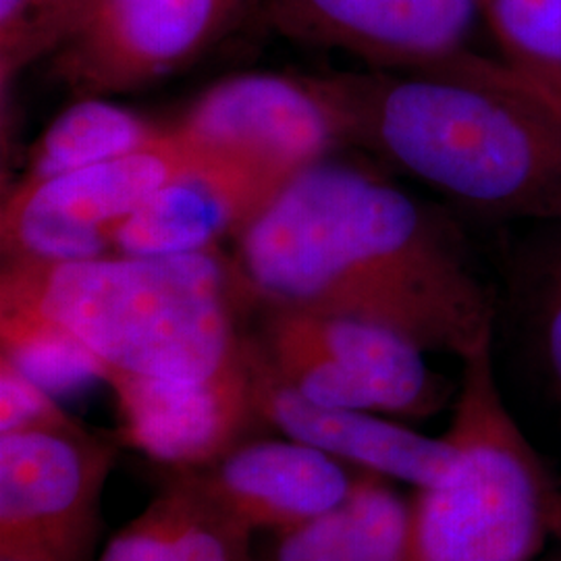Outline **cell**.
I'll list each match as a JSON object with an SVG mask.
<instances>
[{
	"label": "cell",
	"mask_w": 561,
	"mask_h": 561,
	"mask_svg": "<svg viewBox=\"0 0 561 561\" xmlns=\"http://www.w3.org/2000/svg\"><path fill=\"white\" fill-rule=\"evenodd\" d=\"M233 264L250 304L375 322L460 360L493 341V296L460 229L356 162L304 167Z\"/></svg>",
	"instance_id": "cell-1"
},
{
	"label": "cell",
	"mask_w": 561,
	"mask_h": 561,
	"mask_svg": "<svg viewBox=\"0 0 561 561\" xmlns=\"http://www.w3.org/2000/svg\"><path fill=\"white\" fill-rule=\"evenodd\" d=\"M352 144L474 215L561 225V111L468 50L431 71L304 76Z\"/></svg>",
	"instance_id": "cell-2"
},
{
	"label": "cell",
	"mask_w": 561,
	"mask_h": 561,
	"mask_svg": "<svg viewBox=\"0 0 561 561\" xmlns=\"http://www.w3.org/2000/svg\"><path fill=\"white\" fill-rule=\"evenodd\" d=\"M0 314L62 333L108 377L201 381L243 352L250 298L219 250L2 261Z\"/></svg>",
	"instance_id": "cell-3"
},
{
	"label": "cell",
	"mask_w": 561,
	"mask_h": 561,
	"mask_svg": "<svg viewBox=\"0 0 561 561\" xmlns=\"http://www.w3.org/2000/svg\"><path fill=\"white\" fill-rule=\"evenodd\" d=\"M442 481L416 489L410 561H533L560 491L503 398L493 341L461 360Z\"/></svg>",
	"instance_id": "cell-4"
},
{
	"label": "cell",
	"mask_w": 561,
	"mask_h": 561,
	"mask_svg": "<svg viewBox=\"0 0 561 561\" xmlns=\"http://www.w3.org/2000/svg\"><path fill=\"white\" fill-rule=\"evenodd\" d=\"M250 340L306 400L333 408L424 419L445 403L424 350L375 322L250 304Z\"/></svg>",
	"instance_id": "cell-5"
},
{
	"label": "cell",
	"mask_w": 561,
	"mask_h": 561,
	"mask_svg": "<svg viewBox=\"0 0 561 561\" xmlns=\"http://www.w3.org/2000/svg\"><path fill=\"white\" fill-rule=\"evenodd\" d=\"M222 150L180 125L119 159L34 187L9 190L0 210L2 261L71 262L115 254V233L171 181Z\"/></svg>",
	"instance_id": "cell-6"
},
{
	"label": "cell",
	"mask_w": 561,
	"mask_h": 561,
	"mask_svg": "<svg viewBox=\"0 0 561 561\" xmlns=\"http://www.w3.org/2000/svg\"><path fill=\"white\" fill-rule=\"evenodd\" d=\"M245 0H81L50 76L76 99H111L173 78L202 59Z\"/></svg>",
	"instance_id": "cell-7"
},
{
	"label": "cell",
	"mask_w": 561,
	"mask_h": 561,
	"mask_svg": "<svg viewBox=\"0 0 561 561\" xmlns=\"http://www.w3.org/2000/svg\"><path fill=\"white\" fill-rule=\"evenodd\" d=\"M117 445L85 426L0 435V549L88 561Z\"/></svg>",
	"instance_id": "cell-8"
},
{
	"label": "cell",
	"mask_w": 561,
	"mask_h": 561,
	"mask_svg": "<svg viewBox=\"0 0 561 561\" xmlns=\"http://www.w3.org/2000/svg\"><path fill=\"white\" fill-rule=\"evenodd\" d=\"M285 41L340 50L382 71H431L470 50L479 0H264Z\"/></svg>",
	"instance_id": "cell-9"
},
{
	"label": "cell",
	"mask_w": 561,
	"mask_h": 561,
	"mask_svg": "<svg viewBox=\"0 0 561 561\" xmlns=\"http://www.w3.org/2000/svg\"><path fill=\"white\" fill-rule=\"evenodd\" d=\"M300 171L219 152L157 192L115 233V254L173 256L238 240Z\"/></svg>",
	"instance_id": "cell-10"
},
{
	"label": "cell",
	"mask_w": 561,
	"mask_h": 561,
	"mask_svg": "<svg viewBox=\"0 0 561 561\" xmlns=\"http://www.w3.org/2000/svg\"><path fill=\"white\" fill-rule=\"evenodd\" d=\"M121 445L171 470L198 468L248 437L259 419L245 343L238 360L201 381L108 377Z\"/></svg>",
	"instance_id": "cell-11"
},
{
	"label": "cell",
	"mask_w": 561,
	"mask_h": 561,
	"mask_svg": "<svg viewBox=\"0 0 561 561\" xmlns=\"http://www.w3.org/2000/svg\"><path fill=\"white\" fill-rule=\"evenodd\" d=\"M245 358L252 400L262 422L283 437L317 447L327 456L387 481L414 489L442 481L454 461V445L443 437H426L377 412L333 408L306 400L262 358L245 331Z\"/></svg>",
	"instance_id": "cell-12"
},
{
	"label": "cell",
	"mask_w": 561,
	"mask_h": 561,
	"mask_svg": "<svg viewBox=\"0 0 561 561\" xmlns=\"http://www.w3.org/2000/svg\"><path fill=\"white\" fill-rule=\"evenodd\" d=\"M360 472L289 437H245L204 466L171 470L252 533H280L335 510Z\"/></svg>",
	"instance_id": "cell-13"
},
{
	"label": "cell",
	"mask_w": 561,
	"mask_h": 561,
	"mask_svg": "<svg viewBox=\"0 0 561 561\" xmlns=\"http://www.w3.org/2000/svg\"><path fill=\"white\" fill-rule=\"evenodd\" d=\"M194 138L301 171L340 146L333 121L304 76L240 73L213 83L178 121Z\"/></svg>",
	"instance_id": "cell-14"
},
{
	"label": "cell",
	"mask_w": 561,
	"mask_h": 561,
	"mask_svg": "<svg viewBox=\"0 0 561 561\" xmlns=\"http://www.w3.org/2000/svg\"><path fill=\"white\" fill-rule=\"evenodd\" d=\"M252 530L178 474L94 561H256Z\"/></svg>",
	"instance_id": "cell-15"
},
{
	"label": "cell",
	"mask_w": 561,
	"mask_h": 561,
	"mask_svg": "<svg viewBox=\"0 0 561 561\" xmlns=\"http://www.w3.org/2000/svg\"><path fill=\"white\" fill-rule=\"evenodd\" d=\"M164 131L167 127L111 99H76L34 141L11 190L34 187L119 159L154 144Z\"/></svg>",
	"instance_id": "cell-16"
},
{
	"label": "cell",
	"mask_w": 561,
	"mask_h": 561,
	"mask_svg": "<svg viewBox=\"0 0 561 561\" xmlns=\"http://www.w3.org/2000/svg\"><path fill=\"white\" fill-rule=\"evenodd\" d=\"M412 510L391 482L360 472L341 503L340 561H410Z\"/></svg>",
	"instance_id": "cell-17"
},
{
	"label": "cell",
	"mask_w": 561,
	"mask_h": 561,
	"mask_svg": "<svg viewBox=\"0 0 561 561\" xmlns=\"http://www.w3.org/2000/svg\"><path fill=\"white\" fill-rule=\"evenodd\" d=\"M481 21L522 73H561V0H479Z\"/></svg>",
	"instance_id": "cell-18"
},
{
	"label": "cell",
	"mask_w": 561,
	"mask_h": 561,
	"mask_svg": "<svg viewBox=\"0 0 561 561\" xmlns=\"http://www.w3.org/2000/svg\"><path fill=\"white\" fill-rule=\"evenodd\" d=\"M81 0H0V90L11 92L21 73L50 59L69 38Z\"/></svg>",
	"instance_id": "cell-19"
},
{
	"label": "cell",
	"mask_w": 561,
	"mask_h": 561,
	"mask_svg": "<svg viewBox=\"0 0 561 561\" xmlns=\"http://www.w3.org/2000/svg\"><path fill=\"white\" fill-rule=\"evenodd\" d=\"M73 426L80 422L60 408L57 396L25 375L15 362L0 356V435Z\"/></svg>",
	"instance_id": "cell-20"
},
{
	"label": "cell",
	"mask_w": 561,
	"mask_h": 561,
	"mask_svg": "<svg viewBox=\"0 0 561 561\" xmlns=\"http://www.w3.org/2000/svg\"><path fill=\"white\" fill-rule=\"evenodd\" d=\"M535 329L549 379L561 391V243L541 256L535 273Z\"/></svg>",
	"instance_id": "cell-21"
},
{
	"label": "cell",
	"mask_w": 561,
	"mask_h": 561,
	"mask_svg": "<svg viewBox=\"0 0 561 561\" xmlns=\"http://www.w3.org/2000/svg\"><path fill=\"white\" fill-rule=\"evenodd\" d=\"M341 505L275 533L268 561H340Z\"/></svg>",
	"instance_id": "cell-22"
},
{
	"label": "cell",
	"mask_w": 561,
	"mask_h": 561,
	"mask_svg": "<svg viewBox=\"0 0 561 561\" xmlns=\"http://www.w3.org/2000/svg\"><path fill=\"white\" fill-rule=\"evenodd\" d=\"M495 67L502 73L503 78L516 85H520L524 90L541 96L542 101L553 104L556 108L561 111V73H549V76H537V73H522L512 67H507L505 62L495 59Z\"/></svg>",
	"instance_id": "cell-23"
},
{
	"label": "cell",
	"mask_w": 561,
	"mask_h": 561,
	"mask_svg": "<svg viewBox=\"0 0 561 561\" xmlns=\"http://www.w3.org/2000/svg\"><path fill=\"white\" fill-rule=\"evenodd\" d=\"M0 561H59L38 549H23V547H11L0 549Z\"/></svg>",
	"instance_id": "cell-24"
}]
</instances>
